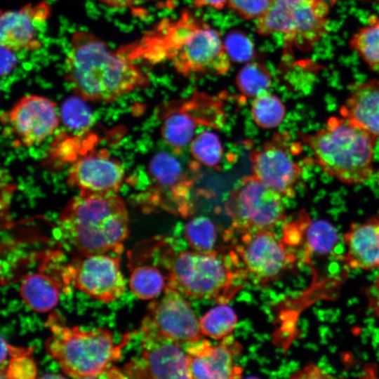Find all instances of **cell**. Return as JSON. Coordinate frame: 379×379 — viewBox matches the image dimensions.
<instances>
[{"mask_svg": "<svg viewBox=\"0 0 379 379\" xmlns=\"http://www.w3.org/2000/svg\"><path fill=\"white\" fill-rule=\"evenodd\" d=\"M130 50L132 60L169 62L185 77L222 75L230 67L220 33L188 10L162 19Z\"/></svg>", "mask_w": 379, "mask_h": 379, "instance_id": "6da1fadb", "label": "cell"}, {"mask_svg": "<svg viewBox=\"0 0 379 379\" xmlns=\"http://www.w3.org/2000/svg\"><path fill=\"white\" fill-rule=\"evenodd\" d=\"M64 72L73 92L92 102H114L149 82L126 53L111 50L92 33L81 30L72 36Z\"/></svg>", "mask_w": 379, "mask_h": 379, "instance_id": "7a4b0ae2", "label": "cell"}, {"mask_svg": "<svg viewBox=\"0 0 379 379\" xmlns=\"http://www.w3.org/2000/svg\"><path fill=\"white\" fill-rule=\"evenodd\" d=\"M60 244L72 255H121L129 234L126 205L117 194H79L56 220Z\"/></svg>", "mask_w": 379, "mask_h": 379, "instance_id": "3957f363", "label": "cell"}, {"mask_svg": "<svg viewBox=\"0 0 379 379\" xmlns=\"http://www.w3.org/2000/svg\"><path fill=\"white\" fill-rule=\"evenodd\" d=\"M45 325L50 331L44 342L46 353L63 374L75 378H125L115 364L132 333H126L116 343L107 328L67 326L56 314L51 315Z\"/></svg>", "mask_w": 379, "mask_h": 379, "instance_id": "277c9868", "label": "cell"}, {"mask_svg": "<svg viewBox=\"0 0 379 379\" xmlns=\"http://www.w3.org/2000/svg\"><path fill=\"white\" fill-rule=\"evenodd\" d=\"M232 246L208 252L166 251L159 262L167 286L187 298L229 302L242 288L248 273Z\"/></svg>", "mask_w": 379, "mask_h": 379, "instance_id": "5b68a950", "label": "cell"}, {"mask_svg": "<svg viewBox=\"0 0 379 379\" xmlns=\"http://www.w3.org/2000/svg\"><path fill=\"white\" fill-rule=\"evenodd\" d=\"M300 138L322 171L338 180L357 185L373 175L376 138L349 119L332 117L324 128Z\"/></svg>", "mask_w": 379, "mask_h": 379, "instance_id": "8992f818", "label": "cell"}, {"mask_svg": "<svg viewBox=\"0 0 379 379\" xmlns=\"http://www.w3.org/2000/svg\"><path fill=\"white\" fill-rule=\"evenodd\" d=\"M173 153L159 152L152 157L148 165L150 185L142 194V206L187 218L195 210L192 193L200 166L194 161L185 165Z\"/></svg>", "mask_w": 379, "mask_h": 379, "instance_id": "52a82bcc", "label": "cell"}, {"mask_svg": "<svg viewBox=\"0 0 379 379\" xmlns=\"http://www.w3.org/2000/svg\"><path fill=\"white\" fill-rule=\"evenodd\" d=\"M328 4L324 0H272L257 19L256 31L284 35L287 44L310 50L327 32Z\"/></svg>", "mask_w": 379, "mask_h": 379, "instance_id": "ba28073f", "label": "cell"}, {"mask_svg": "<svg viewBox=\"0 0 379 379\" xmlns=\"http://www.w3.org/2000/svg\"><path fill=\"white\" fill-rule=\"evenodd\" d=\"M157 115L161 120V138L175 154L190 145L198 127L220 129L226 122L221 98L201 91H195L185 99L164 103Z\"/></svg>", "mask_w": 379, "mask_h": 379, "instance_id": "9c48e42d", "label": "cell"}, {"mask_svg": "<svg viewBox=\"0 0 379 379\" xmlns=\"http://www.w3.org/2000/svg\"><path fill=\"white\" fill-rule=\"evenodd\" d=\"M282 197L253 175L242 178L225 202L230 229L237 233L271 230L285 218Z\"/></svg>", "mask_w": 379, "mask_h": 379, "instance_id": "30bf717a", "label": "cell"}, {"mask_svg": "<svg viewBox=\"0 0 379 379\" xmlns=\"http://www.w3.org/2000/svg\"><path fill=\"white\" fill-rule=\"evenodd\" d=\"M140 352L121 368L125 378H190L187 352L166 337L149 315L141 321Z\"/></svg>", "mask_w": 379, "mask_h": 379, "instance_id": "8fae6325", "label": "cell"}, {"mask_svg": "<svg viewBox=\"0 0 379 379\" xmlns=\"http://www.w3.org/2000/svg\"><path fill=\"white\" fill-rule=\"evenodd\" d=\"M225 238L259 284L275 280L295 261V255L271 230L237 233L228 229Z\"/></svg>", "mask_w": 379, "mask_h": 379, "instance_id": "7c38bea8", "label": "cell"}, {"mask_svg": "<svg viewBox=\"0 0 379 379\" xmlns=\"http://www.w3.org/2000/svg\"><path fill=\"white\" fill-rule=\"evenodd\" d=\"M61 277L64 284L104 303L119 299L126 289L120 255L114 254L72 255Z\"/></svg>", "mask_w": 379, "mask_h": 379, "instance_id": "4fadbf2b", "label": "cell"}, {"mask_svg": "<svg viewBox=\"0 0 379 379\" xmlns=\"http://www.w3.org/2000/svg\"><path fill=\"white\" fill-rule=\"evenodd\" d=\"M302 151L287 133H276L249 154L252 175L283 197L295 195L302 173L295 157Z\"/></svg>", "mask_w": 379, "mask_h": 379, "instance_id": "5bb4252c", "label": "cell"}, {"mask_svg": "<svg viewBox=\"0 0 379 379\" xmlns=\"http://www.w3.org/2000/svg\"><path fill=\"white\" fill-rule=\"evenodd\" d=\"M4 133L17 146L40 145L57 130L60 115L56 104L39 95H27L19 99L1 115Z\"/></svg>", "mask_w": 379, "mask_h": 379, "instance_id": "9a60e30c", "label": "cell"}, {"mask_svg": "<svg viewBox=\"0 0 379 379\" xmlns=\"http://www.w3.org/2000/svg\"><path fill=\"white\" fill-rule=\"evenodd\" d=\"M186 296L166 286L163 295L148 305V314L158 329L181 345H190L204 339L200 322Z\"/></svg>", "mask_w": 379, "mask_h": 379, "instance_id": "2e32d148", "label": "cell"}, {"mask_svg": "<svg viewBox=\"0 0 379 379\" xmlns=\"http://www.w3.org/2000/svg\"><path fill=\"white\" fill-rule=\"evenodd\" d=\"M124 175L123 164L101 150L74 161L68 170L67 182L81 195L117 194Z\"/></svg>", "mask_w": 379, "mask_h": 379, "instance_id": "e0dca14e", "label": "cell"}, {"mask_svg": "<svg viewBox=\"0 0 379 379\" xmlns=\"http://www.w3.org/2000/svg\"><path fill=\"white\" fill-rule=\"evenodd\" d=\"M240 345L230 335L218 344L204 338L187 346L188 370L190 378L234 379L241 376V368L236 365L234 355Z\"/></svg>", "mask_w": 379, "mask_h": 379, "instance_id": "ac0fdd59", "label": "cell"}, {"mask_svg": "<svg viewBox=\"0 0 379 379\" xmlns=\"http://www.w3.org/2000/svg\"><path fill=\"white\" fill-rule=\"evenodd\" d=\"M51 12L49 5L40 2L27 4L18 10L1 14L0 42L8 51H34L39 48V26L45 23Z\"/></svg>", "mask_w": 379, "mask_h": 379, "instance_id": "d6986e66", "label": "cell"}, {"mask_svg": "<svg viewBox=\"0 0 379 379\" xmlns=\"http://www.w3.org/2000/svg\"><path fill=\"white\" fill-rule=\"evenodd\" d=\"M283 241L288 246L300 245L304 250L305 261L312 255H323L331 252L338 237L334 227L323 220H312L302 211L284 229Z\"/></svg>", "mask_w": 379, "mask_h": 379, "instance_id": "ffe728a7", "label": "cell"}, {"mask_svg": "<svg viewBox=\"0 0 379 379\" xmlns=\"http://www.w3.org/2000/svg\"><path fill=\"white\" fill-rule=\"evenodd\" d=\"M347 251L343 261L353 269L379 268V215L352 223L343 235Z\"/></svg>", "mask_w": 379, "mask_h": 379, "instance_id": "44dd1931", "label": "cell"}, {"mask_svg": "<svg viewBox=\"0 0 379 379\" xmlns=\"http://www.w3.org/2000/svg\"><path fill=\"white\" fill-rule=\"evenodd\" d=\"M340 114L379 138V80L371 79L354 86Z\"/></svg>", "mask_w": 379, "mask_h": 379, "instance_id": "7402d4cb", "label": "cell"}, {"mask_svg": "<svg viewBox=\"0 0 379 379\" xmlns=\"http://www.w3.org/2000/svg\"><path fill=\"white\" fill-rule=\"evenodd\" d=\"M61 286L51 275L43 272L27 274L21 281L20 295L24 303L32 311L45 313L58 303Z\"/></svg>", "mask_w": 379, "mask_h": 379, "instance_id": "603a6c76", "label": "cell"}, {"mask_svg": "<svg viewBox=\"0 0 379 379\" xmlns=\"http://www.w3.org/2000/svg\"><path fill=\"white\" fill-rule=\"evenodd\" d=\"M349 46L373 72L379 73V17L371 16L350 40Z\"/></svg>", "mask_w": 379, "mask_h": 379, "instance_id": "cb8c5ba5", "label": "cell"}, {"mask_svg": "<svg viewBox=\"0 0 379 379\" xmlns=\"http://www.w3.org/2000/svg\"><path fill=\"white\" fill-rule=\"evenodd\" d=\"M131 272L129 288L133 295L140 300H154L166 286L167 279L156 266L136 265Z\"/></svg>", "mask_w": 379, "mask_h": 379, "instance_id": "d4e9b609", "label": "cell"}, {"mask_svg": "<svg viewBox=\"0 0 379 379\" xmlns=\"http://www.w3.org/2000/svg\"><path fill=\"white\" fill-rule=\"evenodd\" d=\"M192 160L199 166L219 170L224 158V147L219 136L204 131L194 136L190 144Z\"/></svg>", "mask_w": 379, "mask_h": 379, "instance_id": "484cf974", "label": "cell"}, {"mask_svg": "<svg viewBox=\"0 0 379 379\" xmlns=\"http://www.w3.org/2000/svg\"><path fill=\"white\" fill-rule=\"evenodd\" d=\"M199 322L204 335L214 340H222L234 330L237 316L227 303H221L206 312Z\"/></svg>", "mask_w": 379, "mask_h": 379, "instance_id": "4316f807", "label": "cell"}, {"mask_svg": "<svg viewBox=\"0 0 379 379\" xmlns=\"http://www.w3.org/2000/svg\"><path fill=\"white\" fill-rule=\"evenodd\" d=\"M253 99L251 113L258 127L272 129L282 122L286 116V107L279 98L267 91Z\"/></svg>", "mask_w": 379, "mask_h": 379, "instance_id": "83f0119b", "label": "cell"}, {"mask_svg": "<svg viewBox=\"0 0 379 379\" xmlns=\"http://www.w3.org/2000/svg\"><path fill=\"white\" fill-rule=\"evenodd\" d=\"M218 230L215 223L205 216L192 218L184 227V235L192 250L208 252L218 247Z\"/></svg>", "mask_w": 379, "mask_h": 379, "instance_id": "f1b7e54d", "label": "cell"}, {"mask_svg": "<svg viewBox=\"0 0 379 379\" xmlns=\"http://www.w3.org/2000/svg\"><path fill=\"white\" fill-rule=\"evenodd\" d=\"M272 82V75L269 70L258 62H251L243 67L236 78L239 91L248 98H255L268 91Z\"/></svg>", "mask_w": 379, "mask_h": 379, "instance_id": "f546056e", "label": "cell"}, {"mask_svg": "<svg viewBox=\"0 0 379 379\" xmlns=\"http://www.w3.org/2000/svg\"><path fill=\"white\" fill-rule=\"evenodd\" d=\"M7 353L11 359L4 369L1 371L4 377L12 379H32L36 377L37 367L34 359L30 357L32 349L15 347L7 343L4 339Z\"/></svg>", "mask_w": 379, "mask_h": 379, "instance_id": "4dcf8cb0", "label": "cell"}, {"mask_svg": "<svg viewBox=\"0 0 379 379\" xmlns=\"http://www.w3.org/2000/svg\"><path fill=\"white\" fill-rule=\"evenodd\" d=\"M224 46L230 59L234 62H247L255 55L253 41L240 31L229 32L225 39Z\"/></svg>", "mask_w": 379, "mask_h": 379, "instance_id": "1f68e13d", "label": "cell"}, {"mask_svg": "<svg viewBox=\"0 0 379 379\" xmlns=\"http://www.w3.org/2000/svg\"><path fill=\"white\" fill-rule=\"evenodd\" d=\"M61 117L66 126L71 129H82L91 121L88 109L78 100L67 102L62 110Z\"/></svg>", "mask_w": 379, "mask_h": 379, "instance_id": "d6a6232c", "label": "cell"}, {"mask_svg": "<svg viewBox=\"0 0 379 379\" xmlns=\"http://www.w3.org/2000/svg\"><path fill=\"white\" fill-rule=\"evenodd\" d=\"M272 0H229L228 6L246 20L258 19L269 8Z\"/></svg>", "mask_w": 379, "mask_h": 379, "instance_id": "836d02e7", "label": "cell"}, {"mask_svg": "<svg viewBox=\"0 0 379 379\" xmlns=\"http://www.w3.org/2000/svg\"><path fill=\"white\" fill-rule=\"evenodd\" d=\"M320 368L314 364H308L295 373L292 378H332V375L326 374Z\"/></svg>", "mask_w": 379, "mask_h": 379, "instance_id": "e575fe53", "label": "cell"}, {"mask_svg": "<svg viewBox=\"0 0 379 379\" xmlns=\"http://www.w3.org/2000/svg\"><path fill=\"white\" fill-rule=\"evenodd\" d=\"M147 1L148 0H100L107 7L119 9L128 8Z\"/></svg>", "mask_w": 379, "mask_h": 379, "instance_id": "d590c367", "label": "cell"}, {"mask_svg": "<svg viewBox=\"0 0 379 379\" xmlns=\"http://www.w3.org/2000/svg\"><path fill=\"white\" fill-rule=\"evenodd\" d=\"M229 0H193L194 6L197 8L204 6L220 10L228 4Z\"/></svg>", "mask_w": 379, "mask_h": 379, "instance_id": "8d00e7d4", "label": "cell"}, {"mask_svg": "<svg viewBox=\"0 0 379 379\" xmlns=\"http://www.w3.org/2000/svg\"><path fill=\"white\" fill-rule=\"evenodd\" d=\"M372 291L374 293H376V292L379 293V274L376 279L375 282L374 283L373 286H372Z\"/></svg>", "mask_w": 379, "mask_h": 379, "instance_id": "74e56055", "label": "cell"}, {"mask_svg": "<svg viewBox=\"0 0 379 379\" xmlns=\"http://www.w3.org/2000/svg\"><path fill=\"white\" fill-rule=\"evenodd\" d=\"M371 1H375L379 3V0H371Z\"/></svg>", "mask_w": 379, "mask_h": 379, "instance_id": "f35d334b", "label": "cell"}]
</instances>
